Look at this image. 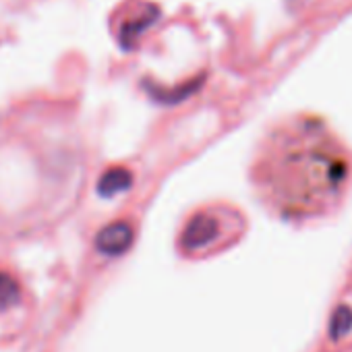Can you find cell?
<instances>
[{"mask_svg":"<svg viewBox=\"0 0 352 352\" xmlns=\"http://www.w3.org/2000/svg\"><path fill=\"white\" fill-rule=\"evenodd\" d=\"M251 179L263 204L278 216L321 218L348 193L352 155L325 120L298 114L280 120L261 139Z\"/></svg>","mask_w":352,"mask_h":352,"instance_id":"obj_1","label":"cell"},{"mask_svg":"<svg viewBox=\"0 0 352 352\" xmlns=\"http://www.w3.org/2000/svg\"><path fill=\"white\" fill-rule=\"evenodd\" d=\"M83 153L69 120L42 108L0 120V212L42 216L81 191Z\"/></svg>","mask_w":352,"mask_h":352,"instance_id":"obj_2","label":"cell"},{"mask_svg":"<svg viewBox=\"0 0 352 352\" xmlns=\"http://www.w3.org/2000/svg\"><path fill=\"white\" fill-rule=\"evenodd\" d=\"M222 232H224V220L218 214V210H204L187 220L181 243L183 249L189 253L206 251L212 245H216V241H220Z\"/></svg>","mask_w":352,"mask_h":352,"instance_id":"obj_3","label":"cell"},{"mask_svg":"<svg viewBox=\"0 0 352 352\" xmlns=\"http://www.w3.org/2000/svg\"><path fill=\"white\" fill-rule=\"evenodd\" d=\"M133 243V228L126 222H112L106 228L100 230V234L96 236V247L104 253V255H120L124 253Z\"/></svg>","mask_w":352,"mask_h":352,"instance_id":"obj_4","label":"cell"},{"mask_svg":"<svg viewBox=\"0 0 352 352\" xmlns=\"http://www.w3.org/2000/svg\"><path fill=\"white\" fill-rule=\"evenodd\" d=\"M131 172L124 170V168H112L108 170L104 176H102V181H100V193L106 195V197H112L124 189L131 187Z\"/></svg>","mask_w":352,"mask_h":352,"instance_id":"obj_5","label":"cell"},{"mask_svg":"<svg viewBox=\"0 0 352 352\" xmlns=\"http://www.w3.org/2000/svg\"><path fill=\"white\" fill-rule=\"evenodd\" d=\"M19 300H21L19 282L13 276L0 272V313H5L11 307L19 305Z\"/></svg>","mask_w":352,"mask_h":352,"instance_id":"obj_6","label":"cell"},{"mask_svg":"<svg viewBox=\"0 0 352 352\" xmlns=\"http://www.w3.org/2000/svg\"><path fill=\"white\" fill-rule=\"evenodd\" d=\"M352 325V311L348 307H340L336 317L331 319V338L344 336Z\"/></svg>","mask_w":352,"mask_h":352,"instance_id":"obj_7","label":"cell"}]
</instances>
